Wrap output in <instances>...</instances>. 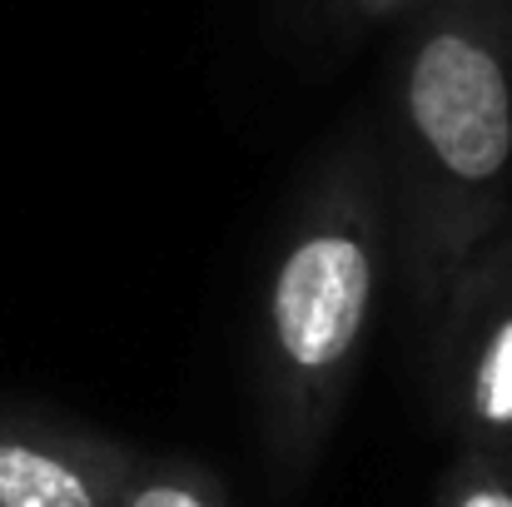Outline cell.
<instances>
[{
    "label": "cell",
    "instance_id": "obj_5",
    "mask_svg": "<svg viewBox=\"0 0 512 507\" xmlns=\"http://www.w3.org/2000/svg\"><path fill=\"white\" fill-rule=\"evenodd\" d=\"M115 507H229L224 488L194 468V463H174V458H135Z\"/></svg>",
    "mask_w": 512,
    "mask_h": 507
},
{
    "label": "cell",
    "instance_id": "obj_2",
    "mask_svg": "<svg viewBox=\"0 0 512 507\" xmlns=\"http://www.w3.org/2000/svg\"><path fill=\"white\" fill-rule=\"evenodd\" d=\"M393 254L378 140L353 130L304 184L259 314V413L284 478H304L339 428Z\"/></svg>",
    "mask_w": 512,
    "mask_h": 507
},
{
    "label": "cell",
    "instance_id": "obj_1",
    "mask_svg": "<svg viewBox=\"0 0 512 507\" xmlns=\"http://www.w3.org/2000/svg\"><path fill=\"white\" fill-rule=\"evenodd\" d=\"M393 229L413 314L433 324L468 259L508 224L512 0H428L393 75Z\"/></svg>",
    "mask_w": 512,
    "mask_h": 507
},
{
    "label": "cell",
    "instance_id": "obj_7",
    "mask_svg": "<svg viewBox=\"0 0 512 507\" xmlns=\"http://www.w3.org/2000/svg\"><path fill=\"white\" fill-rule=\"evenodd\" d=\"M319 5H324V15L339 20V25H383V20H393V15L423 10L428 0H319Z\"/></svg>",
    "mask_w": 512,
    "mask_h": 507
},
{
    "label": "cell",
    "instance_id": "obj_4",
    "mask_svg": "<svg viewBox=\"0 0 512 507\" xmlns=\"http://www.w3.org/2000/svg\"><path fill=\"white\" fill-rule=\"evenodd\" d=\"M130 463L110 438L0 418V507H115Z\"/></svg>",
    "mask_w": 512,
    "mask_h": 507
},
{
    "label": "cell",
    "instance_id": "obj_6",
    "mask_svg": "<svg viewBox=\"0 0 512 507\" xmlns=\"http://www.w3.org/2000/svg\"><path fill=\"white\" fill-rule=\"evenodd\" d=\"M443 507H512V478L463 463L458 478H453V488H448V503Z\"/></svg>",
    "mask_w": 512,
    "mask_h": 507
},
{
    "label": "cell",
    "instance_id": "obj_3",
    "mask_svg": "<svg viewBox=\"0 0 512 507\" xmlns=\"http://www.w3.org/2000/svg\"><path fill=\"white\" fill-rule=\"evenodd\" d=\"M433 334V408L463 463L512 478V224L453 279Z\"/></svg>",
    "mask_w": 512,
    "mask_h": 507
}]
</instances>
